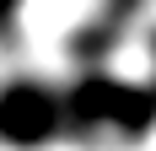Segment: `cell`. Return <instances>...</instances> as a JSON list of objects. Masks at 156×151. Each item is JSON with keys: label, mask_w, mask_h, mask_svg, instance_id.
Segmentation results:
<instances>
[{"label": "cell", "mask_w": 156, "mask_h": 151, "mask_svg": "<svg viewBox=\"0 0 156 151\" xmlns=\"http://www.w3.org/2000/svg\"><path fill=\"white\" fill-rule=\"evenodd\" d=\"M65 130L81 135V140H97V135L145 140L156 130V97H151V87L86 70L76 87L65 92Z\"/></svg>", "instance_id": "6da1fadb"}, {"label": "cell", "mask_w": 156, "mask_h": 151, "mask_svg": "<svg viewBox=\"0 0 156 151\" xmlns=\"http://www.w3.org/2000/svg\"><path fill=\"white\" fill-rule=\"evenodd\" d=\"M65 130V92L38 76H16L0 87V146L38 151Z\"/></svg>", "instance_id": "7a4b0ae2"}, {"label": "cell", "mask_w": 156, "mask_h": 151, "mask_svg": "<svg viewBox=\"0 0 156 151\" xmlns=\"http://www.w3.org/2000/svg\"><path fill=\"white\" fill-rule=\"evenodd\" d=\"M145 11V0H102L86 22L76 27V38H70V54H76L81 65H97L102 54H113V49L124 43L129 22Z\"/></svg>", "instance_id": "3957f363"}, {"label": "cell", "mask_w": 156, "mask_h": 151, "mask_svg": "<svg viewBox=\"0 0 156 151\" xmlns=\"http://www.w3.org/2000/svg\"><path fill=\"white\" fill-rule=\"evenodd\" d=\"M22 6H27V0H0V32L16 22V11H22Z\"/></svg>", "instance_id": "277c9868"}, {"label": "cell", "mask_w": 156, "mask_h": 151, "mask_svg": "<svg viewBox=\"0 0 156 151\" xmlns=\"http://www.w3.org/2000/svg\"><path fill=\"white\" fill-rule=\"evenodd\" d=\"M151 60H156V32H151Z\"/></svg>", "instance_id": "5b68a950"}, {"label": "cell", "mask_w": 156, "mask_h": 151, "mask_svg": "<svg viewBox=\"0 0 156 151\" xmlns=\"http://www.w3.org/2000/svg\"><path fill=\"white\" fill-rule=\"evenodd\" d=\"M151 97H156V81H151Z\"/></svg>", "instance_id": "8992f818"}]
</instances>
